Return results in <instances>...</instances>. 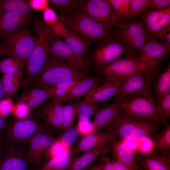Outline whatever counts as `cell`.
<instances>
[{
  "instance_id": "1",
  "label": "cell",
  "mask_w": 170,
  "mask_h": 170,
  "mask_svg": "<svg viewBox=\"0 0 170 170\" xmlns=\"http://www.w3.org/2000/svg\"><path fill=\"white\" fill-rule=\"evenodd\" d=\"M161 124L156 121L138 118L119 110L106 131L119 140L141 141L156 134Z\"/></svg>"
},
{
  "instance_id": "2",
  "label": "cell",
  "mask_w": 170,
  "mask_h": 170,
  "mask_svg": "<svg viewBox=\"0 0 170 170\" xmlns=\"http://www.w3.org/2000/svg\"><path fill=\"white\" fill-rule=\"evenodd\" d=\"M33 30L41 35L44 41L48 54L62 60L76 69L83 71L87 67L84 58L77 55L69 46L55 34L40 18L36 19Z\"/></svg>"
},
{
  "instance_id": "3",
  "label": "cell",
  "mask_w": 170,
  "mask_h": 170,
  "mask_svg": "<svg viewBox=\"0 0 170 170\" xmlns=\"http://www.w3.org/2000/svg\"><path fill=\"white\" fill-rule=\"evenodd\" d=\"M58 20L90 43L112 34L114 30L97 22L79 9L66 14H59Z\"/></svg>"
},
{
  "instance_id": "4",
  "label": "cell",
  "mask_w": 170,
  "mask_h": 170,
  "mask_svg": "<svg viewBox=\"0 0 170 170\" xmlns=\"http://www.w3.org/2000/svg\"><path fill=\"white\" fill-rule=\"evenodd\" d=\"M89 76L83 71L48 55L44 67L31 88H49L67 80H81Z\"/></svg>"
},
{
  "instance_id": "5",
  "label": "cell",
  "mask_w": 170,
  "mask_h": 170,
  "mask_svg": "<svg viewBox=\"0 0 170 170\" xmlns=\"http://www.w3.org/2000/svg\"><path fill=\"white\" fill-rule=\"evenodd\" d=\"M44 126L32 114L24 119L8 118L0 137L4 143L27 147L34 136Z\"/></svg>"
},
{
  "instance_id": "6",
  "label": "cell",
  "mask_w": 170,
  "mask_h": 170,
  "mask_svg": "<svg viewBox=\"0 0 170 170\" xmlns=\"http://www.w3.org/2000/svg\"><path fill=\"white\" fill-rule=\"evenodd\" d=\"M119 110L133 116L161 123L151 88L130 94L120 101Z\"/></svg>"
},
{
  "instance_id": "7",
  "label": "cell",
  "mask_w": 170,
  "mask_h": 170,
  "mask_svg": "<svg viewBox=\"0 0 170 170\" xmlns=\"http://www.w3.org/2000/svg\"><path fill=\"white\" fill-rule=\"evenodd\" d=\"M114 32L127 48L129 55L138 59L144 46L149 42L145 28L140 17L120 22L114 30Z\"/></svg>"
},
{
  "instance_id": "8",
  "label": "cell",
  "mask_w": 170,
  "mask_h": 170,
  "mask_svg": "<svg viewBox=\"0 0 170 170\" xmlns=\"http://www.w3.org/2000/svg\"><path fill=\"white\" fill-rule=\"evenodd\" d=\"M0 38L3 55L14 56L26 63L37 41L26 28L18 29Z\"/></svg>"
},
{
  "instance_id": "9",
  "label": "cell",
  "mask_w": 170,
  "mask_h": 170,
  "mask_svg": "<svg viewBox=\"0 0 170 170\" xmlns=\"http://www.w3.org/2000/svg\"><path fill=\"white\" fill-rule=\"evenodd\" d=\"M129 52L123 43L114 32L100 40L93 52V60L97 70L99 71Z\"/></svg>"
},
{
  "instance_id": "10",
  "label": "cell",
  "mask_w": 170,
  "mask_h": 170,
  "mask_svg": "<svg viewBox=\"0 0 170 170\" xmlns=\"http://www.w3.org/2000/svg\"><path fill=\"white\" fill-rule=\"evenodd\" d=\"M148 70L136 57L130 55L120 57L103 68L98 71L105 80L123 82L134 73L141 70Z\"/></svg>"
},
{
  "instance_id": "11",
  "label": "cell",
  "mask_w": 170,
  "mask_h": 170,
  "mask_svg": "<svg viewBox=\"0 0 170 170\" xmlns=\"http://www.w3.org/2000/svg\"><path fill=\"white\" fill-rule=\"evenodd\" d=\"M57 132L45 126L34 136L27 145L26 152V160L29 165L38 167L42 165L44 154L55 139Z\"/></svg>"
},
{
  "instance_id": "12",
  "label": "cell",
  "mask_w": 170,
  "mask_h": 170,
  "mask_svg": "<svg viewBox=\"0 0 170 170\" xmlns=\"http://www.w3.org/2000/svg\"><path fill=\"white\" fill-rule=\"evenodd\" d=\"M100 24L114 30L120 21L107 0H87L79 9Z\"/></svg>"
},
{
  "instance_id": "13",
  "label": "cell",
  "mask_w": 170,
  "mask_h": 170,
  "mask_svg": "<svg viewBox=\"0 0 170 170\" xmlns=\"http://www.w3.org/2000/svg\"><path fill=\"white\" fill-rule=\"evenodd\" d=\"M37 35L36 43L26 63V77L24 88L32 87L44 67L48 55L42 37Z\"/></svg>"
},
{
  "instance_id": "14",
  "label": "cell",
  "mask_w": 170,
  "mask_h": 170,
  "mask_svg": "<svg viewBox=\"0 0 170 170\" xmlns=\"http://www.w3.org/2000/svg\"><path fill=\"white\" fill-rule=\"evenodd\" d=\"M170 53V45L164 42H148L143 47L138 60L153 75L160 73L162 67L161 62L168 58Z\"/></svg>"
},
{
  "instance_id": "15",
  "label": "cell",
  "mask_w": 170,
  "mask_h": 170,
  "mask_svg": "<svg viewBox=\"0 0 170 170\" xmlns=\"http://www.w3.org/2000/svg\"><path fill=\"white\" fill-rule=\"evenodd\" d=\"M145 28L149 42L157 43L156 37L170 26V6L162 10H150L140 16Z\"/></svg>"
},
{
  "instance_id": "16",
  "label": "cell",
  "mask_w": 170,
  "mask_h": 170,
  "mask_svg": "<svg viewBox=\"0 0 170 170\" xmlns=\"http://www.w3.org/2000/svg\"><path fill=\"white\" fill-rule=\"evenodd\" d=\"M27 147L3 142L0 170H29L26 159Z\"/></svg>"
},
{
  "instance_id": "17",
  "label": "cell",
  "mask_w": 170,
  "mask_h": 170,
  "mask_svg": "<svg viewBox=\"0 0 170 170\" xmlns=\"http://www.w3.org/2000/svg\"><path fill=\"white\" fill-rule=\"evenodd\" d=\"M45 102L32 114L39 119L46 127L58 132L63 120L64 105L52 99Z\"/></svg>"
},
{
  "instance_id": "18",
  "label": "cell",
  "mask_w": 170,
  "mask_h": 170,
  "mask_svg": "<svg viewBox=\"0 0 170 170\" xmlns=\"http://www.w3.org/2000/svg\"><path fill=\"white\" fill-rule=\"evenodd\" d=\"M49 27L78 56L83 58V56L88 51L90 43L66 27L59 20L54 24Z\"/></svg>"
},
{
  "instance_id": "19",
  "label": "cell",
  "mask_w": 170,
  "mask_h": 170,
  "mask_svg": "<svg viewBox=\"0 0 170 170\" xmlns=\"http://www.w3.org/2000/svg\"><path fill=\"white\" fill-rule=\"evenodd\" d=\"M108 145L111 149L113 160L124 164L132 170H142L138 156L122 140L113 137L109 140Z\"/></svg>"
},
{
  "instance_id": "20",
  "label": "cell",
  "mask_w": 170,
  "mask_h": 170,
  "mask_svg": "<svg viewBox=\"0 0 170 170\" xmlns=\"http://www.w3.org/2000/svg\"><path fill=\"white\" fill-rule=\"evenodd\" d=\"M150 77L147 70L139 71L134 73L123 82L119 93L115 97L116 100L121 101L130 94L151 88L154 83Z\"/></svg>"
},
{
  "instance_id": "21",
  "label": "cell",
  "mask_w": 170,
  "mask_h": 170,
  "mask_svg": "<svg viewBox=\"0 0 170 170\" xmlns=\"http://www.w3.org/2000/svg\"><path fill=\"white\" fill-rule=\"evenodd\" d=\"M32 15H24L14 11H0V37L19 29L26 28Z\"/></svg>"
},
{
  "instance_id": "22",
  "label": "cell",
  "mask_w": 170,
  "mask_h": 170,
  "mask_svg": "<svg viewBox=\"0 0 170 170\" xmlns=\"http://www.w3.org/2000/svg\"><path fill=\"white\" fill-rule=\"evenodd\" d=\"M138 156L144 170H170V151L158 154L149 151Z\"/></svg>"
},
{
  "instance_id": "23",
  "label": "cell",
  "mask_w": 170,
  "mask_h": 170,
  "mask_svg": "<svg viewBox=\"0 0 170 170\" xmlns=\"http://www.w3.org/2000/svg\"><path fill=\"white\" fill-rule=\"evenodd\" d=\"M114 137H115L106 131L104 132L95 131L83 136L74 148L71 155L88 151Z\"/></svg>"
},
{
  "instance_id": "24",
  "label": "cell",
  "mask_w": 170,
  "mask_h": 170,
  "mask_svg": "<svg viewBox=\"0 0 170 170\" xmlns=\"http://www.w3.org/2000/svg\"><path fill=\"white\" fill-rule=\"evenodd\" d=\"M49 99L48 88H24L16 103L22 102L29 107L31 112Z\"/></svg>"
},
{
  "instance_id": "25",
  "label": "cell",
  "mask_w": 170,
  "mask_h": 170,
  "mask_svg": "<svg viewBox=\"0 0 170 170\" xmlns=\"http://www.w3.org/2000/svg\"><path fill=\"white\" fill-rule=\"evenodd\" d=\"M123 82L105 80L102 85H99L86 94L94 103L108 100L119 93Z\"/></svg>"
},
{
  "instance_id": "26",
  "label": "cell",
  "mask_w": 170,
  "mask_h": 170,
  "mask_svg": "<svg viewBox=\"0 0 170 170\" xmlns=\"http://www.w3.org/2000/svg\"><path fill=\"white\" fill-rule=\"evenodd\" d=\"M109 140L74 159L71 165L66 170H83L88 167L90 164L105 152L107 148L109 147Z\"/></svg>"
},
{
  "instance_id": "27",
  "label": "cell",
  "mask_w": 170,
  "mask_h": 170,
  "mask_svg": "<svg viewBox=\"0 0 170 170\" xmlns=\"http://www.w3.org/2000/svg\"><path fill=\"white\" fill-rule=\"evenodd\" d=\"M119 104L120 101L116 100L110 105L96 110L92 122L95 131L107 127L118 111Z\"/></svg>"
},
{
  "instance_id": "28",
  "label": "cell",
  "mask_w": 170,
  "mask_h": 170,
  "mask_svg": "<svg viewBox=\"0 0 170 170\" xmlns=\"http://www.w3.org/2000/svg\"><path fill=\"white\" fill-rule=\"evenodd\" d=\"M2 82L6 97L11 99L16 95L21 87L24 88L25 79L21 72L3 75Z\"/></svg>"
},
{
  "instance_id": "29",
  "label": "cell",
  "mask_w": 170,
  "mask_h": 170,
  "mask_svg": "<svg viewBox=\"0 0 170 170\" xmlns=\"http://www.w3.org/2000/svg\"><path fill=\"white\" fill-rule=\"evenodd\" d=\"M100 82L99 78L90 76L80 80L70 90L66 96L65 101L77 99L87 94L99 85Z\"/></svg>"
},
{
  "instance_id": "30",
  "label": "cell",
  "mask_w": 170,
  "mask_h": 170,
  "mask_svg": "<svg viewBox=\"0 0 170 170\" xmlns=\"http://www.w3.org/2000/svg\"><path fill=\"white\" fill-rule=\"evenodd\" d=\"M152 147L150 151L158 154L170 151V125L168 124L161 132L152 137Z\"/></svg>"
},
{
  "instance_id": "31",
  "label": "cell",
  "mask_w": 170,
  "mask_h": 170,
  "mask_svg": "<svg viewBox=\"0 0 170 170\" xmlns=\"http://www.w3.org/2000/svg\"><path fill=\"white\" fill-rule=\"evenodd\" d=\"M0 11H14L23 15H32L31 9L26 0H0Z\"/></svg>"
},
{
  "instance_id": "32",
  "label": "cell",
  "mask_w": 170,
  "mask_h": 170,
  "mask_svg": "<svg viewBox=\"0 0 170 170\" xmlns=\"http://www.w3.org/2000/svg\"><path fill=\"white\" fill-rule=\"evenodd\" d=\"M26 63L14 56H8L0 60V72L3 75L23 72Z\"/></svg>"
},
{
  "instance_id": "33",
  "label": "cell",
  "mask_w": 170,
  "mask_h": 170,
  "mask_svg": "<svg viewBox=\"0 0 170 170\" xmlns=\"http://www.w3.org/2000/svg\"><path fill=\"white\" fill-rule=\"evenodd\" d=\"M83 0H49L48 4L59 14H66L78 9L84 3Z\"/></svg>"
},
{
  "instance_id": "34",
  "label": "cell",
  "mask_w": 170,
  "mask_h": 170,
  "mask_svg": "<svg viewBox=\"0 0 170 170\" xmlns=\"http://www.w3.org/2000/svg\"><path fill=\"white\" fill-rule=\"evenodd\" d=\"M77 115L78 121H86L89 120L96 111L97 106L86 95L82 101L76 104Z\"/></svg>"
},
{
  "instance_id": "35",
  "label": "cell",
  "mask_w": 170,
  "mask_h": 170,
  "mask_svg": "<svg viewBox=\"0 0 170 170\" xmlns=\"http://www.w3.org/2000/svg\"><path fill=\"white\" fill-rule=\"evenodd\" d=\"M155 91L157 101L170 93V64L160 75L155 85Z\"/></svg>"
},
{
  "instance_id": "36",
  "label": "cell",
  "mask_w": 170,
  "mask_h": 170,
  "mask_svg": "<svg viewBox=\"0 0 170 170\" xmlns=\"http://www.w3.org/2000/svg\"><path fill=\"white\" fill-rule=\"evenodd\" d=\"M120 22L131 20L130 0H107Z\"/></svg>"
},
{
  "instance_id": "37",
  "label": "cell",
  "mask_w": 170,
  "mask_h": 170,
  "mask_svg": "<svg viewBox=\"0 0 170 170\" xmlns=\"http://www.w3.org/2000/svg\"><path fill=\"white\" fill-rule=\"evenodd\" d=\"M74 159L71 158V156L54 157L48 160L45 163L39 167L37 170H67Z\"/></svg>"
},
{
  "instance_id": "38",
  "label": "cell",
  "mask_w": 170,
  "mask_h": 170,
  "mask_svg": "<svg viewBox=\"0 0 170 170\" xmlns=\"http://www.w3.org/2000/svg\"><path fill=\"white\" fill-rule=\"evenodd\" d=\"M157 115L162 125L167 126V119L170 116V93L162 97L156 103Z\"/></svg>"
},
{
  "instance_id": "39",
  "label": "cell",
  "mask_w": 170,
  "mask_h": 170,
  "mask_svg": "<svg viewBox=\"0 0 170 170\" xmlns=\"http://www.w3.org/2000/svg\"><path fill=\"white\" fill-rule=\"evenodd\" d=\"M64 116L62 124L59 131H64L73 126V121L77 115L76 104L70 102L64 106Z\"/></svg>"
},
{
  "instance_id": "40",
  "label": "cell",
  "mask_w": 170,
  "mask_h": 170,
  "mask_svg": "<svg viewBox=\"0 0 170 170\" xmlns=\"http://www.w3.org/2000/svg\"><path fill=\"white\" fill-rule=\"evenodd\" d=\"M64 132L55 139L70 150V148L76 142L80 135L77 126H72Z\"/></svg>"
},
{
  "instance_id": "41",
  "label": "cell",
  "mask_w": 170,
  "mask_h": 170,
  "mask_svg": "<svg viewBox=\"0 0 170 170\" xmlns=\"http://www.w3.org/2000/svg\"><path fill=\"white\" fill-rule=\"evenodd\" d=\"M70 154V150L55 139L46 151L43 157L44 156H46L48 160L56 156H71Z\"/></svg>"
},
{
  "instance_id": "42",
  "label": "cell",
  "mask_w": 170,
  "mask_h": 170,
  "mask_svg": "<svg viewBox=\"0 0 170 170\" xmlns=\"http://www.w3.org/2000/svg\"><path fill=\"white\" fill-rule=\"evenodd\" d=\"M149 0H130L131 20L139 17L150 10Z\"/></svg>"
},
{
  "instance_id": "43",
  "label": "cell",
  "mask_w": 170,
  "mask_h": 170,
  "mask_svg": "<svg viewBox=\"0 0 170 170\" xmlns=\"http://www.w3.org/2000/svg\"><path fill=\"white\" fill-rule=\"evenodd\" d=\"M31 111L28 106L22 102L16 103L14 105L12 114L14 118L17 119H22L29 117Z\"/></svg>"
},
{
  "instance_id": "44",
  "label": "cell",
  "mask_w": 170,
  "mask_h": 170,
  "mask_svg": "<svg viewBox=\"0 0 170 170\" xmlns=\"http://www.w3.org/2000/svg\"><path fill=\"white\" fill-rule=\"evenodd\" d=\"M48 89L49 98L60 103L65 102L66 96L71 90L55 87L48 88Z\"/></svg>"
},
{
  "instance_id": "45",
  "label": "cell",
  "mask_w": 170,
  "mask_h": 170,
  "mask_svg": "<svg viewBox=\"0 0 170 170\" xmlns=\"http://www.w3.org/2000/svg\"><path fill=\"white\" fill-rule=\"evenodd\" d=\"M14 104L11 99L6 98L0 100V116L7 118L12 114Z\"/></svg>"
},
{
  "instance_id": "46",
  "label": "cell",
  "mask_w": 170,
  "mask_h": 170,
  "mask_svg": "<svg viewBox=\"0 0 170 170\" xmlns=\"http://www.w3.org/2000/svg\"><path fill=\"white\" fill-rule=\"evenodd\" d=\"M43 20L49 27L53 26L58 20V16L55 11L49 7L43 11Z\"/></svg>"
},
{
  "instance_id": "47",
  "label": "cell",
  "mask_w": 170,
  "mask_h": 170,
  "mask_svg": "<svg viewBox=\"0 0 170 170\" xmlns=\"http://www.w3.org/2000/svg\"><path fill=\"white\" fill-rule=\"evenodd\" d=\"M77 126L80 135L83 136L95 131L92 122L89 120L86 121H78Z\"/></svg>"
},
{
  "instance_id": "48",
  "label": "cell",
  "mask_w": 170,
  "mask_h": 170,
  "mask_svg": "<svg viewBox=\"0 0 170 170\" xmlns=\"http://www.w3.org/2000/svg\"><path fill=\"white\" fill-rule=\"evenodd\" d=\"M169 6V0H149V8L150 10H162Z\"/></svg>"
},
{
  "instance_id": "49",
  "label": "cell",
  "mask_w": 170,
  "mask_h": 170,
  "mask_svg": "<svg viewBox=\"0 0 170 170\" xmlns=\"http://www.w3.org/2000/svg\"><path fill=\"white\" fill-rule=\"evenodd\" d=\"M28 2L31 9L43 11L48 7V0H32L28 1Z\"/></svg>"
},
{
  "instance_id": "50",
  "label": "cell",
  "mask_w": 170,
  "mask_h": 170,
  "mask_svg": "<svg viewBox=\"0 0 170 170\" xmlns=\"http://www.w3.org/2000/svg\"><path fill=\"white\" fill-rule=\"evenodd\" d=\"M80 80L74 79H69L59 83L54 87L65 89L71 90Z\"/></svg>"
},
{
  "instance_id": "51",
  "label": "cell",
  "mask_w": 170,
  "mask_h": 170,
  "mask_svg": "<svg viewBox=\"0 0 170 170\" xmlns=\"http://www.w3.org/2000/svg\"><path fill=\"white\" fill-rule=\"evenodd\" d=\"M156 39L170 45V26L160 32L156 36Z\"/></svg>"
},
{
  "instance_id": "52",
  "label": "cell",
  "mask_w": 170,
  "mask_h": 170,
  "mask_svg": "<svg viewBox=\"0 0 170 170\" xmlns=\"http://www.w3.org/2000/svg\"><path fill=\"white\" fill-rule=\"evenodd\" d=\"M7 118H4L0 116V135L5 126Z\"/></svg>"
},
{
  "instance_id": "53",
  "label": "cell",
  "mask_w": 170,
  "mask_h": 170,
  "mask_svg": "<svg viewBox=\"0 0 170 170\" xmlns=\"http://www.w3.org/2000/svg\"><path fill=\"white\" fill-rule=\"evenodd\" d=\"M6 98L3 89L2 77L0 76V100Z\"/></svg>"
},
{
  "instance_id": "54",
  "label": "cell",
  "mask_w": 170,
  "mask_h": 170,
  "mask_svg": "<svg viewBox=\"0 0 170 170\" xmlns=\"http://www.w3.org/2000/svg\"><path fill=\"white\" fill-rule=\"evenodd\" d=\"M83 170H103L101 169L98 167H97L95 165H93L92 166L88 167L86 168ZM127 170H131L130 169H128Z\"/></svg>"
},
{
  "instance_id": "55",
  "label": "cell",
  "mask_w": 170,
  "mask_h": 170,
  "mask_svg": "<svg viewBox=\"0 0 170 170\" xmlns=\"http://www.w3.org/2000/svg\"><path fill=\"white\" fill-rule=\"evenodd\" d=\"M2 55H3V50L1 40L0 38V60H1V57Z\"/></svg>"
},
{
  "instance_id": "56",
  "label": "cell",
  "mask_w": 170,
  "mask_h": 170,
  "mask_svg": "<svg viewBox=\"0 0 170 170\" xmlns=\"http://www.w3.org/2000/svg\"><path fill=\"white\" fill-rule=\"evenodd\" d=\"M3 142L2 139L0 137V158L1 156V154L3 146Z\"/></svg>"
},
{
  "instance_id": "57",
  "label": "cell",
  "mask_w": 170,
  "mask_h": 170,
  "mask_svg": "<svg viewBox=\"0 0 170 170\" xmlns=\"http://www.w3.org/2000/svg\"><path fill=\"white\" fill-rule=\"evenodd\" d=\"M51 170H66V169H54Z\"/></svg>"
}]
</instances>
